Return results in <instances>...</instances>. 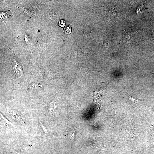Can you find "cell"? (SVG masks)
<instances>
[{
  "mask_svg": "<svg viewBox=\"0 0 154 154\" xmlns=\"http://www.w3.org/2000/svg\"><path fill=\"white\" fill-rule=\"evenodd\" d=\"M12 65L13 69L17 76L21 78L24 76L22 66L20 63L14 59L12 61Z\"/></svg>",
  "mask_w": 154,
  "mask_h": 154,
  "instance_id": "cell-1",
  "label": "cell"
},
{
  "mask_svg": "<svg viewBox=\"0 0 154 154\" xmlns=\"http://www.w3.org/2000/svg\"><path fill=\"white\" fill-rule=\"evenodd\" d=\"M9 114L13 119L17 121H20L24 120L22 116L15 110H12L11 111L9 112Z\"/></svg>",
  "mask_w": 154,
  "mask_h": 154,
  "instance_id": "cell-2",
  "label": "cell"
},
{
  "mask_svg": "<svg viewBox=\"0 0 154 154\" xmlns=\"http://www.w3.org/2000/svg\"><path fill=\"white\" fill-rule=\"evenodd\" d=\"M125 92L124 93L125 94L126 96L128 98L129 100H131L132 102L135 104H137L138 103L139 101L142 100L141 99H139L135 98L133 97V96H131L129 94L125 91Z\"/></svg>",
  "mask_w": 154,
  "mask_h": 154,
  "instance_id": "cell-3",
  "label": "cell"
},
{
  "mask_svg": "<svg viewBox=\"0 0 154 154\" xmlns=\"http://www.w3.org/2000/svg\"><path fill=\"white\" fill-rule=\"evenodd\" d=\"M64 32L66 34L70 33L71 31V28L69 26L66 27L64 30Z\"/></svg>",
  "mask_w": 154,
  "mask_h": 154,
  "instance_id": "cell-4",
  "label": "cell"
},
{
  "mask_svg": "<svg viewBox=\"0 0 154 154\" xmlns=\"http://www.w3.org/2000/svg\"><path fill=\"white\" fill-rule=\"evenodd\" d=\"M40 124L41 127H42V129L45 133L47 134H48V131L46 127L43 123L41 122H40Z\"/></svg>",
  "mask_w": 154,
  "mask_h": 154,
  "instance_id": "cell-5",
  "label": "cell"
},
{
  "mask_svg": "<svg viewBox=\"0 0 154 154\" xmlns=\"http://www.w3.org/2000/svg\"><path fill=\"white\" fill-rule=\"evenodd\" d=\"M60 25L61 27H63L65 25V22L64 21L62 20H60Z\"/></svg>",
  "mask_w": 154,
  "mask_h": 154,
  "instance_id": "cell-6",
  "label": "cell"
},
{
  "mask_svg": "<svg viewBox=\"0 0 154 154\" xmlns=\"http://www.w3.org/2000/svg\"><path fill=\"white\" fill-rule=\"evenodd\" d=\"M75 129H74L73 131H72V135L71 136V137L72 138H73L74 137V135H75Z\"/></svg>",
  "mask_w": 154,
  "mask_h": 154,
  "instance_id": "cell-7",
  "label": "cell"
},
{
  "mask_svg": "<svg viewBox=\"0 0 154 154\" xmlns=\"http://www.w3.org/2000/svg\"><path fill=\"white\" fill-rule=\"evenodd\" d=\"M152 110L154 111V108H152Z\"/></svg>",
  "mask_w": 154,
  "mask_h": 154,
  "instance_id": "cell-8",
  "label": "cell"
}]
</instances>
